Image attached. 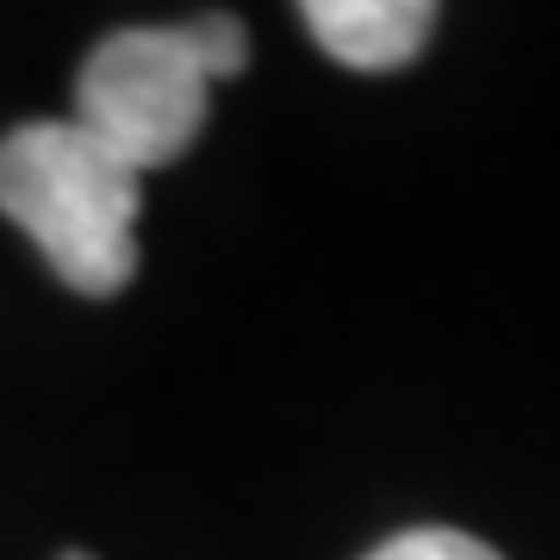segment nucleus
Listing matches in <instances>:
<instances>
[{
    "label": "nucleus",
    "mask_w": 560,
    "mask_h": 560,
    "mask_svg": "<svg viewBox=\"0 0 560 560\" xmlns=\"http://www.w3.org/2000/svg\"><path fill=\"white\" fill-rule=\"evenodd\" d=\"M138 206L143 175L113 162L75 119H32L0 138V212L88 300H113L138 275Z\"/></svg>",
    "instance_id": "nucleus-1"
},
{
    "label": "nucleus",
    "mask_w": 560,
    "mask_h": 560,
    "mask_svg": "<svg viewBox=\"0 0 560 560\" xmlns=\"http://www.w3.org/2000/svg\"><path fill=\"white\" fill-rule=\"evenodd\" d=\"M212 57L194 25H131L81 62L75 125L131 175L175 162L206 131Z\"/></svg>",
    "instance_id": "nucleus-2"
},
{
    "label": "nucleus",
    "mask_w": 560,
    "mask_h": 560,
    "mask_svg": "<svg viewBox=\"0 0 560 560\" xmlns=\"http://www.w3.org/2000/svg\"><path fill=\"white\" fill-rule=\"evenodd\" d=\"M300 20L342 69L386 75V69H405L430 44L436 7L430 0H312Z\"/></svg>",
    "instance_id": "nucleus-3"
},
{
    "label": "nucleus",
    "mask_w": 560,
    "mask_h": 560,
    "mask_svg": "<svg viewBox=\"0 0 560 560\" xmlns=\"http://www.w3.org/2000/svg\"><path fill=\"white\" fill-rule=\"evenodd\" d=\"M368 560H499L486 541L460 536V529H405L386 548H374Z\"/></svg>",
    "instance_id": "nucleus-4"
},
{
    "label": "nucleus",
    "mask_w": 560,
    "mask_h": 560,
    "mask_svg": "<svg viewBox=\"0 0 560 560\" xmlns=\"http://www.w3.org/2000/svg\"><path fill=\"white\" fill-rule=\"evenodd\" d=\"M62 560H94V555H62Z\"/></svg>",
    "instance_id": "nucleus-5"
}]
</instances>
